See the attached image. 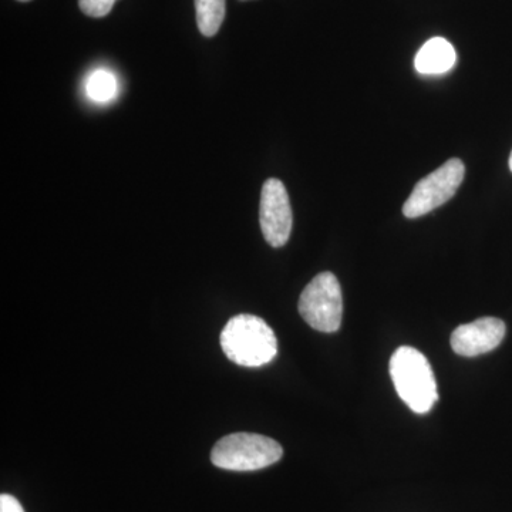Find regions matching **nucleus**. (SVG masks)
Listing matches in <instances>:
<instances>
[{"label": "nucleus", "instance_id": "0eeeda50", "mask_svg": "<svg viewBox=\"0 0 512 512\" xmlns=\"http://www.w3.org/2000/svg\"><path fill=\"white\" fill-rule=\"evenodd\" d=\"M505 323L497 318H481L458 326L451 335V348L458 356L476 357L497 349L503 342Z\"/></svg>", "mask_w": 512, "mask_h": 512}, {"label": "nucleus", "instance_id": "20e7f679", "mask_svg": "<svg viewBox=\"0 0 512 512\" xmlns=\"http://www.w3.org/2000/svg\"><path fill=\"white\" fill-rule=\"evenodd\" d=\"M299 313L311 328L333 333L342 325L343 298L338 278L322 272L309 282L299 298Z\"/></svg>", "mask_w": 512, "mask_h": 512}, {"label": "nucleus", "instance_id": "39448f33", "mask_svg": "<svg viewBox=\"0 0 512 512\" xmlns=\"http://www.w3.org/2000/svg\"><path fill=\"white\" fill-rule=\"evenodd\" d=\"M466 167L458 158H451L433 173L424 177L413 188L412 194L403 205L407 218H419L437 210L456 195L463 184Z\"/></svg>", "mask_w": 512, "mask_h": 512}, {"label": "nucleus", "instance_id": "ddd939ff", "mask_svg": "<svg viewBox=\"0 0 512 512\" xmlns=\"http://www.w3.org/2000/svg\"><path fill=\"white\" fill-rule=\"evenodd\" d=\"M510 170H511V173H512V151H511V156H510Z\"/></svg>", "mask_w": 512, "mask_h": 512}, {"label": "nucleus", "instance_id": "423d86ee", "mask_svg": "<svg viewBox=\"0 0 512 512\" xmlns=\"http://www.w3.org/2000/svg\"><path fill=\"white\" fill-rule=\"evenodd\" d=\"M259 222L265 241L274 248L284 247L291 237L292 208L284 183L276 178H269L262 187Z\"/></svg>", "mask_w": 512, "mask_h": 512}, {"label": "nucleus", "instance_id": "f257e3e1", "mask_svg": "<svg viewBox=\"0 0 512 512\" xmlns=\"http://www.w3.org/2000/svg\"><path fill=\"white\" fill-rule=\"evenodd\" d=\"M221 348L235 365H268L278 355V339L264 319L238 315L228 320L221 332Z\"/></svg>", "mask_w": 512, "mask_h": 512}, {"label": "nucleus", "instance_id": "7ed1b4c3", "mask_svg": "<svg viewBox=\"0 0 512 512\" xmlns=\"http://www.w3.org/2000/svg\"><path fill=\"white\" fill-rule=\"evenodd\" d=\"M284 454L278 441L252 433L225 436L212 448L215 467L228 471H256L278 463Z\"/></svg>", "mask_w": 512, "mask_h": 512}, {"label": "nucleus", "instance_id": "1a4fd4ad", "mask_svg": "<svg viewBox=\"0 0 512 512\" xmlns=\"http://www.w3.org/2000/svg\"><path fill=\"white\" fill-rule=\"evenodd\" d=\"M195 10L202 35H217L225 18V0H195Z\"/></svg>", "mask_w": 512, "mask_h": 512}, {"label": "nucleus", "instance_id": "f03ea898", "mask_svg": "<svg viewBox=\"0 0 512 512\" xmlns=\"http://www.w3.org/2000/svg\"><path fill=\"white\" fill-rule=\"evenodd\" d=\"M394 387L414 413L426 414L439 400L436 377L427 357L419 350L402 346L390 359Z\"/></svg>", "mask_w": 512, "mask_h": 512}, {"label": "nucleus", "instance_id": "4468645a", "mask_svg": "<svg viewBox=\"0 0 512 512\" xmlns=\"http://www.w3.org/2000/svg\"><path fill=\"white\" fill-rule=\"evenodd\" d=\"M19 2H29V0H19Z\"/></svg>", "mask_w": 512, "mask_h": 512}, {"label": "nucleus", "instance_id": "6e6552de", "mask_svg": "<svg viewBox=\"0 0 512 512\" xmlns=\"http://www.w3.org/2000/svg\"><path fill=\"white\" fill-rule=\"evenodd\" d=\"M457 55L453 45L443 37H433L423 47L414 59V66L420 74L434 76L450 72L456 64Z\"/></svg>", "mask_w": 512, "mask_h": 512}, {"label": "nucleus", "instance_id": "9b49d317", "mask_svg": "<svg viewBox=\"0 0 512 512\" xmlns=\"http://www.w3.org/2000/svg\"><path fill=\"white\" fill-rule=\"evenodd\" d=\"M117 0H79L80 9L90 18H104L109 15Z\"/></svg>", "mask_w": 512, "mask_h": 512}, {"label": "nucleus", "instance_id": "f8f14e48", "mask_svg": "<svg viewBox=\"0 0 512 512\" xmlns=\"http://www.w3.org/2000/svg\"><path fill=\"white\" fill-rule=\"evenodd\" d=\"M0 512H25L22 504L13 495H0Z\"/></svg>", "mask_w": 512, "mask_h": 512}, {"label": "nucleus", "instance_id": "9d476101", "mask_svg": "<svg viewBox=\"0 0 512 512\" xmlns=\"http://www.w3.org/2000/svg\"><path fill=\"white\" fill-rule=\"evenodd\" d=\"M117 93H119V83H117L116 76L109 70H96L87 79V97L96 103H109L116 99Z\"/></svg>", "mask_w": 512, "mask_h": 512}]
</instances>
